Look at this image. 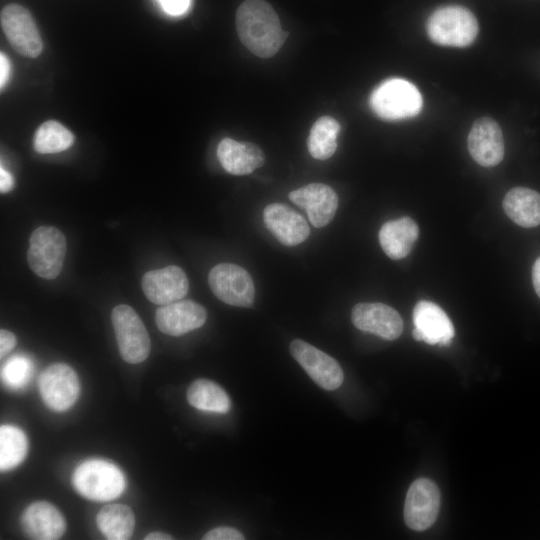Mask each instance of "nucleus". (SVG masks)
Listing matches in <instances>:
<instances>
[{
  "mask_svg": "<svg viewBox=\"0 0 540 540\" xmlns=\"http://www.w3.org/2000/svg\"><path fill=\"white\" fill-rule=\"evenodd\" d=\"M21 526L25 535L34 540H56L66 530V522L60 511L46 501L30 504L22 514Z\"/></svg>",
  "mask_w": 540,
  "mask_h": 540,
  "instance_id": "obj_19",
  "label": "nucleus"
},
{
  "mask_svg": "<svg viewBox=\"0 0 540 540\" xmlns=\"http://www.w3.org/2000/svg\"><path fill=\"white\" fill-rule=\"evenodd\" d=\"M266 227L286 246H295L304 242L310 229L302 215L289 206L281 203L267 205L263 211Z\"/></svg>",
  "mask_w": 540,
  "mask_h": 540,
  "instance_id": "obj_18",
  "label": "nucleus"
},
{
  "mask_svg": "<svg viewBox=\"0 0 540 540\" xmlns=\"http://www.w3.org/2000/svg\"><path fill=\"white\" fill-rule=\"evenodd\" d=\"M236 28L241 42L256 56H274L288 33L281 27L279 17L265 0H246L236 12Z\"/></svg>",
  "mask_w": 540,
  "mask_h": 540,
  "instance_id": "obj_1",
  "label": "nucleus"
},
{
  "mask_svg": "<svg viewBox=\"0 0 540 540\" xmlns=\"http://www.w3.org/2000/svg\"><path fill=\"white\" fill-rule=\"evenodd\" d=\"M15 344H16L15 335L6 329H1L0 330V356L1 358L4 357L6 354H8L14 348Z\"/></svg>",
  "mask_w": 540,
  "mask_h": 540,
  "instance_id": "obj_31",
  "label": "nucleus"
},
{
  "mask_svg": "<svg viewBox=\"0 0 540 540\" xmlns=\"http://www.w3.org/2000/svg\"><path fill=\"white\" fill-rule=\"evenodd\" d=\"M13 187V178L3 167L0 168V191L7 193Z\"/></svg>",
  "mask_w": 540,
  "mask_h": 540,
  "instance_id": "obj_33",
  "label": "nucleus"
},
{
  "mask_svg": "<svg viewBox=\"0 0 540 540\" xmlns=\"http://www.w3.org/2000/svg\"><path fill=\"white\" fill-rule=\"evenodd\" d=\"M206 318V309L191 300H179L162 305L155 313L158 329L171 336H180L200 328L206 322Z\"/></svg>",
  "mask_w": 540,
  "mask_h": 540,
  "instance_id": "obj_17",
  "label": "nucleus"
},
{
  "mask_svg": "<svg viewBox=\"0 0 540 540\" xmlns=\"http://www.w3.org/2000/svg\"><path fill=\"white\" fill-rule=\"evenodd\" d=\"M418 235L419 228L416 222L410 217H402L382 225L379 242L388 257L398 260L411 252Z\"/></svg>",
  "mask_w": 540,
  "mask_h": 540,
  "instance_id": "obj_21",
  "label": "nucleus"
},
{
  "mask_svg": "<svg viewBox=\"0 0 540 540\" xmlns=\"http://www.w3.org/2000/svg\"><path fill=\"white\" fill-rule=\"evenodd\" d=\"M532 282L536 294L540 297V257L534 262L532 267Z\"/></svg>",
  "mask_w": 540,
  "mask_h": 540,
  "instance_id": "obj_34",
  "label": "nucleus"
},
{
  "mask_svg": "<svg viewBox=\"0 0 540 540\" xmlns=\"http://www.w3.org/2000/svg\"><path fill=\"white\" fill-rule=\"evenodd\" d=\"M340 132L339 122L330 117H320L312 126L307 146L311 156L318 160L330 158L337 149V136Z\"/></svg>",
  "mask_w": 540,
  "mask_h": 540,
  "instance_id": "obj_25",
  "label": "nucleus"
},
{
  "mask_svg": "<svg viewBox=\"0 0 540 540\" xmlns=\"http://www.w3.org/2000/svg\"><path fill=\"white\" fill-rule=\"evenodd\" d=\"M369 104L382 120L396 121L418 115L423 99L417 87L401 78H390L372 92Z\"/></svg>",
  "mask_w": 540,
  "mask_h": 540,
  "instance_id": "obj_3",
  "label": "nucleus"
},
{
  "mask_svg": "<svg viewBox=\"0 0 540 540\" xmlns=\"http://www.w3.org/2000/svg\"><path fill=\"white\" fill-rule=\"evenodd\" d=\"M64 234L53 226L36 228L29 239L28 264L32 271L44 279L56 278L66 255Z\"/></svg>",
  "mask_w": 540,
  "mask_h": 540,
  "instance_id": "obj_5",
  "label": "nucleus"
},
{
  "mask_svg": "<svg viewBox=\"0 0 540 540\" xmlns=\"http://www.w3.org/2000/svg\"><path fill=\"white\" fill-rule=\"evenodd\" d=\"M10 74V63L4 53H0V87L3 89Z\"/></svg>",
  "mask_w": 540,
  "mask_h": 540,
  "instance_id": "obj_32",
  "label": "nucleus"
},
{
  "mask_svg": "<svg viewBox=\"0 0 540 540\" xmlns=\"http://www.w3.org/2000/svg\"><path fill=\"white\" fill-rule=\"evenodd\" d=\"M163 10L173 16H178L187 11L190 0H157Z\"/></svg>",
  "mask_w": 540,
  "mask_h": 540,
  "instance_id": "obj_30",
  "label": "nucleus"
},
{
  "mask_svg": "<svg viewBox=\"0 0 540 540\" xmlns=\"http://www.w3.org/2000/svg\"><path fill=\"white\" fill-rule=\"evenodd\" d=\"M1 27L12 48L19 54L36 58L43 42L30 12L21 5L9 4L0 15Z\"/></svg>",
  "mask_w": 540,
  "mask_h": 540,
  "instance_id": "obj_8",
  "label": "nucleus"
},
{
  "mask_svg": "<svg viewBox=\"0 0 540 540\" xmlns=\"http://www.w3.org/2000/svg\"><path fill=\"white\" fill-rule=\"evenodd\" d=\"M506 215L517 225L532 228L540 225V193L526 187L509 190L503 199Z\"/></svg>",
  "mask_w": 540,
  "mask_h": 540,
  "instance_id": "obj_22",
  "label": "nucleus"
},
{
  "mask_svg": "<svg viewBox=\"0 0 540 540\" xmlns=\"http://www.w3.org/2000/svg\"><path fill=\"white\" fill-rule=\"evenodd\" d=\"M204 540H243V534L232 527H216L208 531Z\"/></svg>",
  "mask_w": 540,
  "mask_h": 540,
  "instance_id": "obj_29",
  "label": "nucleus"
},
{
  "mask_svg": "<svg viewBox=\"0 0 540 540\" xmlns=\"http://www.w3.org/2000/svg\"><path fill=\"white\" fill-rule=\"evenodd\" d=\"M145 540H171L173 537L169 534H166L164 532H151L147 534L144 538Z\"/></svg>",
  "mask_w": 540,
  "mask_h": 540,
  "instance_id": "obj_35",
  "label": "nucleus"
},
{
  "mask_svg": "<svg viewBox=\"0 0 540 540\" xmlns=\"http://www.w3.org/2000/svg\"><path fill=\"white\" fill-rule=\"evenodd\" d=\"M28 441L24 432L16 426L0 427V468L8 471L19 465L26 457Z\"/></svg>",
  "mask_w": 540,
  "mask_h": 540,
  "instance_id": "obj_26",
  "label": "nucleus"
},
{
  "mask_svg": "<svg viewBox=\"0 0 540 540\" xmlns=\"http://www.w3.org/2000/svg\"><path fill=\"white\" fill-rule=\"evenodd\" d=\"M97 525L107 539L127 540L132 536L135 517L133 511L127 505L108 504L98 512Z\"/></svg>",
  "mask_w": 540,
  "mask_h": 540,
  "instance_id": "obj_23",
  "label": "nucleus"
},
{
  "mask_svg": "<svg viewBox=\"0 0 540 540\" xmlns=\"http://www.w3.org/2000/svg\"><path fill=\"white\" fill-rule=\"evenodd\" d=\"M217 157L222 167L232 175H247L265 162L263 151L251 142H238L224 138L217 147Z\"/></svg>",
  "mask_w": 540,
  "mask_h": 540,
  "instance_id": "obj_20",
  "label": "nucleus"
},
{
  "mask_svg": "<svg viewBox=\"0 0 540 540\" xmlns=\"http://www.w3.org/2000/svg\"><path fill=\"white\" fill-rule=\"evenodd\" d=\"M31 371L30 361L22 356L11 358L2 368V379L14 388L25 385Z\"/></svg>",
  "mask_w": 540,
  "mask_h": 540,
  "instance_id": "obj_28",
  "label": "nucleus"
},
{
  "mask_svg": "<svg viewBox=\"0 0 540 540\" xmlns=\"http://www.w3.org/2000/svg\"><path fill=\"white\" fill-rule=\"evenodd\" d=\"M289 198L307 212L311 224L316 228L329 224L338 207L336 192L322 183H311L291 191Z\"/></svg>",
  "mask_w": 540,
  "mask_h": 540,
  "instance_id": "obj_16",
  "label": "nucleus"
},
{
  "mask_svg": "<svg viewBox=\"0 0 540 540\" xmlns=\"http://www.w3.org/2000/svg\"><path fill=\"white\" fill-rule=\"evenodd\" d=\"M351 319L359 330L386 340L397 339L403 331V320L399 313L383 303H359L353 307Z\"/></svg>",
  "mask_w": 540,
  "mask_h": 540,
  "instance_id": "obj_15",
  "label": "nucleus"
},
{
  "mask_svg": "<svg viewBox=\"0 0 540 540\" xmlns=\"http://www.w3.org/2000/svg\"><path fill=\"white\" fill-rule=\"evenodd\" d=\"M73 134L61 123L49 120L42 123L34 135V149L41 154L58 153L69 148Z\"/></svg>",
  "mask_w": 540,
  "mask_h": 540,
  "instance_id": "obj_27",
  "label": "nucleus"
},
{
  "mask_svg": "<svg viewBox=\"0 0 540 540\" xmlns=\"http://www.w3.org/2000/svg\"><path fill=\"white\" fill-rule=\"evenodd\" d=\"M429 39L437 45L463 48L470 46L479 32L475 15L461 5H446L434 10L427 19Z\"/></svg>",
  "mask_w": 540,
  "mask_h": 540,
  "instance_id": "obj_2",
  "label": "nucleus"
},
{
  "mask_svg": "<svg viewBox=\"0 0 540 540\" xmlns=\"http://www.w3.org/2000/svg\"><path fill=\"white\" fill-rule=\"evenodd\" d=\"M43 402L54 411H65L77 400L80 391L76 372L67 364L48 366L39 378Z\"/></svg>",
  "mask_w": 540,
  "mask_h": 540,
  "instance_id": "obj_10",
  "label": "nucleus"
},
{
  "mask_svg": "<svg viewBox=\"0 0 540 540\" xmlns=\"http://www.w3.org/2000/svg\"><path fill=\"white\" fill-rule=\"evenodd\" d=\"M290 353L322 389L336 390L343 383L344 374L339 363L313 345L301 339H295L290 344Z\"/></svg>",
  "mask_w": 540,
  "mask_h": 540,
  "instance_id": "obj_9",
  "label": "nucleus"
},
{
  "mask_svg": "<svg viewBox=\"0 0 540 540\" xmlns=\"http://www.w3.org/2000/svg\"><path fill=\"white\" fill-rule=\"evenodd\" d=\"M141 286L146 298L157 305L179 301L189 290L185 272L175 265L146 272Z\"/></svg>",
  "mask_w": 540,
  "mask_h": 540,
  "instance_id": "obj_14",
  "label": "nucleus"
},
{
  "mask_svg": "<svg viewBox=\"0 0 540 540\" xmlns=\"http://www.w3.org/2000/svg\"><path fill=\"white\" fill-rule=\"evenodd\" d=\"M440 509V492L430 479L418 478L409 487L405 505L404 520L406 525L423 531L433 525Z\"/></svg>",
  "mask_w": 540,
  "mask_h": 540,
  "instance_id": "obj_11",
  "label": "nucleus"
},
{
  "mask_svg": "<svg viewBox=\"0 0 540 540\" xmlns=\"http://www.w3.org/2000/svg\"><path fill=\"white\" fill-rule=\"evenodd\" d=\"M111 320L121 357L130 364L146 360L150 353V338L142 320L129 305L113 308Z\"/></svg>",
  "mask_w": 540,
  "mask_h": 540,
  "instance_id": "obj_6",
  "label": "nucleus"
},
{
  "mask_svg": "<svg viewBox=\"0 0 540 540\" xmlns=\"http://www.w3.org/2000/svg\"><path fill=\"white\" fill-rule=\"evenodd\" d=\"M76 491L86 499L107 502L118 498L125 490V477L113 463L102 459L82 462L75 470Z\"/></svg>",
  "mask_w": 540,
  "mask_h": 540,
  "instance_id": "obj_4",
  "label": "nucleus"
},
{
  "mask_svg": "<svg viewBox=\"0 0 540 540\" xmlns=\"http://www.w3.org/2000/svg\"><path fill=\"white\" fill-rule=\"evenodd\" d=\"M188 403L196 409L225 414L229 412L231 401L225 390L208 379L193 381L187 390Z\"/></svg>",
  "mask_w": 540,
  "mask_h": 540,
  "instance_id": "obj_24",
  "label": "nucleus"
},
{
  "mask_svg": "<svg viewBox=\"0 0 540 540\" xmlns=\"http://www.w3.org/2000/svg\"><path fill=\"white\" fill-rule=\"evenodd\" d=\"M208 282L214 295L226 304L250 307L254 302L253 280L244 268L236 264H217L210 270Z\"/></svg>",
  "mask_w": 540,
  "mask_h": 540,
  "instance_id": "obj_7",
  "label": "nucleus"
},
{
  "mask_svg": "<svg viewBox=\"0 0 540 540\" xmlns=\"http://www.w3.org/2000/svg\"><path fill=\"white\" fill-rule=\"evenodd\" d=\"M468 151L483 167L498 165L504 157V139L499 124L490 117L478 118L468 134Z\"/></svg>",
  "mask_w": 540,
  "mask_h": 540,
  "instance_id": "obj_12",
  "label": "nucleus"
},
{
  "mask_svg": "<svg viewBox=\"0 0 540 540\" xmlns=\"http://www.w3.org/2000/svg\"><path fill=\"white\" fill-rule=\"evenodd\" d=\"M413 338L431 345L448 346L454 337V326L437 304L422 300L413 310Z\"/></svg>",
  "mask_w": 540,
  "mask_h": 540,
  "instance_id": "obj_13",
  "label": "nucleus"
}]
</instances>
